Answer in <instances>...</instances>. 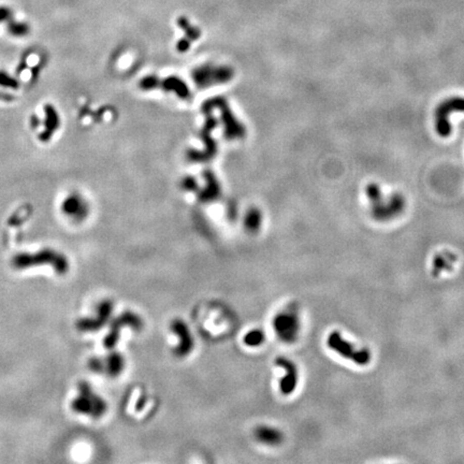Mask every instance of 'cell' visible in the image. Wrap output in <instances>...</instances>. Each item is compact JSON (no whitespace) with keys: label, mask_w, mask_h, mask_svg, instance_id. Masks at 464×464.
Instances as JSON below:
<instances>
[{"label":"cell","mask_w":464,"mask_h":464,"mask_svg":"<svg viewBox=\"0 0 464 464\" xmlns=\"http://www.w3.org/2000/svg\"><path fill=\"white\" fill-rule=\"evenodd\" d=\"M13 100H14V97L12 96L11 94H7V92L0 91V101L10 102V101H13Z\"/></svg>","instance_id":"obj_19"},{"label":"cell","mask_w":464,"mask_h":464,"mask_svg":"<svg viewBox=\"0 0 464 464\" xmlns=\"http://www.w3.org/2000/svg\"><path fill=\"white\" fill-rule=\"evenodd\" d=\"M328 345L338 354L354 361L357 364L365 365L371 360V354L366 349H357L351 343L344 340L338 331H334L329 335Z\"/></svg>","instance_id":"obj_4"},{"label":"cell","mask_w":464,"mask_h":464,"mask_svg":"<svg viewBox=\"0 0 464 464\" xmlns=\"http://www.w3.org/2000/svg\"><path fill=\"white\" fill-rule=\"evenodd\" d=\"M113 302L110 300L102 301L91 316L83 317L76 321V329L81 332H94L100 330L113 313Z\"/></svg>","instance_id":"obj_7"},{"label":"cell","mask_w":464,"mask_h":464,"mask_svg":"<svg viewBox=\"0 0 464 464\" xmlns=\"http://www.w3.org/2000/svg\"><path fill=\"white\" fill-rule=\"evenodd\" d=\"M60 125V118L56 109L48 103L44 106V130L39 134L41 142H49Z\"/></svg>","instance_id":"obj_13"},{"label":"cell","mask_w":464,"mask_h":464,"mask_svg":"<svg viewBox=\"0 0 464 464\" xmlns=\"http://www.w3.org/2000/svg\"><path fill=\"white\" fill-rule=\"evenodd\" d=\"M171 330L173 331L179 339V344L175 349L176 355L180 357H185L188 354H191V351L194 348V339L192 337V332L189 330L188 326L183 320L175 319L171 323Z\"/></svg>","instance_id":"obj_11"},{"label":"cell","mask_w":464,"mask_h":464,"mask_svg":"<svg viewBox=\"0 0 464 464\" xmlns=\"http://www.w3.org/2000/svg\"><path fill=\"white\" fill-rule=\"evenodd\" d=\"M255 434L257 440L269 445H276L283 440V435L279 430L271 427H259L256 430Z\"/></svg>","instance_id":"obj_14"},{"label":"cell","mask_w":464,"mask_h":464,"mask_svg":"<svg viewBox=\"0 0 464 464\" xmlns=\"http://www.w3.org/2000/svg\"><path fill=\"white\" fill-rule=\"evenodd\" d=\"M62 211L66 216L72 218L73 220L81 221L87 217L89 209L87 203L80 195L72 194L64 200Z\"/></svg>","instance_id":"obj_10"},{"label":"cell","mask_w":464,"mask_h":464,"mask_svg":"<svg viewBox=\"0 0 464 464\" xmlns=\"http://www.w3.org/2000/svg\"><path fill=\"white\" fill-rule=\"evenodd\" d=\"M276 364L285 369L286 375L281 382V391L288 395L295 391L298 383V371L296 364L286 358H277Z\"/></svg>","instance_id":"obj_12"},{"label":"cell","mask_w":464,"mask_h":464,"mask_svg":"<svg viewBox=\"0 0 464 464\" xmlns=\"http://www.w3.org/2000/svg\"><path fill=\"white\" fill-rule=\"evenodd\" d=\"M125 326L130 327V328L137 331L142 328L143 322L141 318L132 312H125L122 315L116 317L115 319L112 321L110 331L108 332L105 340H103V345H105L106 348L112 349L115 347L119 339V334L125 328Z\"/></svg>","instance_id":"obj_6"},{"label":"cell","mask_w":464,"mask_h":464,"mask_svg":"<svg viewBox=\"0 0 464 464\" xmlns=\"http://www.w3.org/2000/svg\"><path fill=\"white\" fill-rule=\"evenodd\" d=\"M26 67H27V62H26L25 58H23V59H22V62H21L20 65H19V67H17L16 72H17V73H21L23 70H25Z\"/></svg>","instance_id":"obj_20"},{"label":"cell","mask_w":464,"mask_h":464,"mask_svg":"<svg viewBox=\"0 0 464 464\" xmlns=\"http://www.w3.org/2000/svg\"><path fill=\"white\" fill-rule=\"evenodd\" d=\"M71 406L76 414L90 418L101 417L108 408L105 399L95 391L88 383H81L77 387V393Z\"/></svg>","instance_id":"obj_3"},{"label":"cell","mask_w":464,"mask_h":464,"mask_svg":"<svg viewBox=\"0 0 464 464\" xmlns=\"http://www.w3.org/2000/svg\"><path fill=\"white\" fill-rule=\"evenodd\" d=\"M39 124H40V122H39L38 117L37 116H32L31 117V126L34 127V128H37L39 126Z\"/></svg>","instance_id":"obj_21"},{"label":"cell","mask_w":464,"mask_h":464,"mask_svg":"<svg viewBox=\"0 0 464 464\" xmlns=\"http://www.w3.org/2000/svg\"><path fill=\"white\" fill-rule=\"evenodd\" d=\"M11 10L6 7H0V23L8 21L11 17Z\"/></svg>","instance_id":"obj_18"},{"label":"cell","mask_w":464,"mask_h":464,"mask_svg":"<svg viewBox=\"0 0 464 464\" xmlns=\"http://www.w3.org/2000/svg\"><path fill=\"white\" fill-rule=\"evenodd\" d=\"M274 330L276 331L279 337L286 341L291 342L297 337L299 331L298 318L292 313H282L275 317L274 319Z\"/></svg>","instance_id":"obj_9"},{"label":"cell","mask_w":464,"mask_h":464,"mask_svg":"<svg viewBox=\"0 0 464 464\" xmlns=\"http://www.w3.org/2000/svg\"><path fill=\"white\" fill-rule=\"evenodd\" d=\"M452 112H464V98L451 97L444 100L435 110V129L443 137L451 133L449 115Z\"/></svg>","instance_id":"obj_5"},{"label":"cell","mask_w":464,"mask_h":464,"mask_svg":"<svg viewBox=\"0 0 464 464\" xmlns=\"http://www.w3.org/2000/svg\"><path fill=\"white\" fill-rule=\"evenodd\" d=\"M125 359L119 352H110L105 357L91 358L88 362L90 371L110 377H116L123 372Z\"/></svg>","instance_id":"obj_8"},{"label":"cell","mask_w":464,"mask_h":464,"mask_svg":"<svg viewBox=\"0 0 464 464\" xmlns=\"http://www.w3.org/2000/svg\"><path fill=\"white\" fill-rule=\"evenodd\" d=\"M264 341V333L261 330H253L248 332L245 338L244 342L247 346H259Z\"/></svg>","instance_id":"obj_16"},{"label":"cell","mask_w":464,"mask_h":464,"mask_svg":"<svg viewBox=\"0 0 464 464\" xmlns=\"http://www.w3.org/2000/svg\"><path fill=\"white\" fill-rule=\"evenodd\" d=\"M366 196L372 201V214L378 220H388L401 214L405 209V199L401 194H393L387 202L383 201L381 187L375 183L366 186Z\"/></svg>","instance_id":"obj_2"},{"label":"cell","mask_w":464,"mask_h":464,"mask_svg":"<svg viewBox=\"0 0 464 464\" xmlns=\"http://www.w3.org/2000/svg\"><path fill=\"white\" fill-rule=\"evenodd\" d=\"M19 82H17L13 76L9 75L8 73L0 71V86L6 88H11V89H17L19 88Z\"/></svg>","instance_id":"obj_17"},{"label":"cell","mask_w":464,"mask_h":464,"mask_svg":"<svg viewBox=\"0 0 464 464\" xmlns=\"http://www.w3.org/2000/svg\"><path fill=\"white\" fill-rule=\"evenodd\" d=\"M12 264L16 270H26L37 268L38 265H50L57 274H66L69 270L67 257L52 248L41 249L36 253H22L15 255Z\"/></svg>","instance_id":"obj_1"},{"label":"cell","mask_w":464,"mask_h":464,"mask_svg":"<svg viewBox=\"0 0 464 464\" xmlns=\"http://www.w3.org/2000/svg\"><path fill=\"white\" fill-rule=\"evenodd\" d=\"M29 26L26 23L10 22L8 25V31L14 37H25L29 32Z\"/></svg>","instance_id":"obj_15"}]
</instances>
